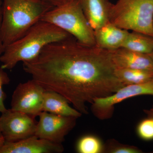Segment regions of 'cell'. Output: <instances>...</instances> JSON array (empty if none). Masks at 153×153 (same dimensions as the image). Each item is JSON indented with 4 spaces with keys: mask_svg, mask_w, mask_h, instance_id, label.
<instances>
[{
    "mask_svg": "<svg viewBox=\"0 0 153 153\" xmlns=\"http://www.w3.org/2000/svg\"><path fill=\"white\" fill-rule=\"evenodd\" d=\"M23 66L45 90L60 94L82 114L88 113V103L125 86L116 74L110 51L73 37L47 45Z\"/></svg>",
    "mask_w": 153,
    "mask_h": 153,
    "instance_id": "obj_1",
    "label": "cell"
},
{
    "mask_svg": "<svg viewBox=\"0 0 153 153\" xmlns=\"http://www.w3.org/2000/svg\"><path fill=\"white\" fill-rule=\"evenodd\" d=\"M71 37L55 25L41 20L22 38L4 48L0 58V67L11 70L19 62L35 59L47 45Z\"/></svg>",
    "mask_w": 153,
    "mask_h": 153,
    "instance_id": "obj_2",
    "label": "cell"
},
{
    "mask_svg": "<svg viewBox=\"0 0 153 153\" xmlns=\"http://www.w3.org/2000/svg\"><path fill=\"white\" fill-rule=\"evenodd\" d=\"M52 7L42 1L2 0L1 34L4 48L22 38Z\"/></svg>",
    "mask_w": 153,
    "mask_h": 153,
    "instance_id": "obj_3",
    "label": "cell"
},
{
    "mask_svg": "<svg viewBox=\"0 0 153 153\" xmlns=\"http://www.w3.org/2000/svg\"><path fill=\"white\" fill-rule=\"evenodd\" d=\"M41 20L55 25L72 36L79 43L95 46L94 31L88 22L78 0L53 7Z\"/></svg>",
    "mask_w": 153,
    "mask_h": 153,
    "instance_id": "obj_4",
    "label": "cell"
},
{
    "mask_svg": "<svg viewBox=\"0 0 153 153\" xmlns=\"http://www.w3.org/2000/svg\"><path fill=\"white\" fill-rule=\"evenodd\" d=\"M109 22L119 27L153 37V0H117Z\"/></svg>",
    "mask_w": 153,
    "mask_h": 153,
    "instance_id": "obj_5",
    "label": "cell"
},
{
    "mask_svg": "<svg viewBox=\"0 0 153 153\" xmlns=\"http://www.w3.org/2000/svg\"><path fill=\"white\" fill-rule=\"evenodd\" d=\"M45 90L33 79L19 83L12 95L10 109L25 113L34 117L38 116L43 111Z\"/></svg>",
    "mask_w": 153,
    "mask_h": 153,
    "instance_id": "obj_6",
    "label": "cell"
},
{
    "mask_svg": "<svg viewBox=\"0 0 153 153\" xmlns=\"http://www.w3.org/2000/svg\"><path fill=\"white\" fill-rule=\"evenodd\" d=\"M35 117L21 111L7 109L0 117V127L5 141L16 142L35 135Z\"/></svg>",
    "mask_w": 153,
    "mask_h": 153,
    "instance_id": "obj_7",
    "label": "cell"
},
{
    "mask_svg": "<svg viewBox=\"0 0 153 153\" xmlns=\"http://www.w3.org/2000/svg\"><path fill=\"white\" fill-rule=\"evenodd\" d=\"M143 95L153 96V79L139 84L126 85L111 95L95 99L91 103V110L97 117L105 119L112 114L114 105L127 99Z\"/></svg>",
    "mask_w": 153,
    "mask_h": 153,
    "instance_id": "obj_8",
    "label": "cell"
},
{
    "mask_svg": "<svg viewBox=\"0 0 153 153\" xmlns=\"http://www.w3.org/2000/svg\"><path fill=\"white\" fill-rule=\"evenodd\" d=\"M35 135L56 143L62 144L76 124L77 118L43 111L38 116Z\"/></svg>",
    "mask_w": 153,
    "mask_h": 153,
    "instance_id": "obj_9",
    "label": "cell"
},
{
    "mask_svg": "<svg viewBox=\"0 0 153 153\" xmlns=\"http://www.w3.org/2000/svg\"><path fill=\"white\" fill-rule=\"evenodd\" d=\"M62 144L56 143L33 135L16 142L5 141L0 153H61Z\"/></svg>",
    "mask_w": 153,
    "mask_h": 153,
    "instance_id": "obj_10",
    "label": "cell"
},
{
    "mask_svg": "<svg viewBox=\"0 0 153 153\" xmlns=\"http://www.w3.org/2000/svg\"><path fill=\"white\" fill-rule=\"evenodd\" d=\"M116 68H131L153 71V63L149 55L121 47L110 51Z\"/></svg>",
    "mask_w": 153,
    "mask_h": 153,
    "instance_id": "obj_11",
    "label": "cell"
},
{
    "mask_svg": "<svg viewBox=\"0 0 153 153\" xmlns=\"http://www.w3.org/2000/svg\"><path fill=\"white\" fill-rule=\"evenodd\" d=\"M88 22L94 31L109 22L112 3L109 0H78Z\"/></svg>",
    "mask_w": 153,
    "mask_h": 153,
    "instance_id": "obj_12",
    "label": "cell"
},
{
    "mask_svg": "<svg viewBox=\"0 0 153 153\" xmlns=\"http://www.w3.org/2000/svg\"><path fill=\"white\" fill-rule=\"evenodd\" d=\"M97 47L111 51L122 47L129 31L110 22L94 31Z\"/></svg>",
    "mask_w": 153,
    "mask_h": 153,
    "instance_id": "obj_13",
    "label": "cell"
},
{
    "mask_svg": "<svg viewBox=\"0 0 153 153\" xmlns=\"http://www.w3.org/2000/svg\"><path fill=\"white\" fill-rule=\"evenodd\" d=\"M69 102L60 94L45 90L43 102V111L54 114L78 118L82 114L69 105Z\"/></svg>",
    "mask_w": 153,
    "mask_h": 153,
    "instance_id": "obj_14",
    "label": "cell"
},
{
    "mask_svg": "<svg viewBox=\"0 0 153 153\" xmlns=\"http://www.w3.org/2000/svg\"><path fill=\"white\" fill-rule=\"evenodd\" d=\"M134 52L149 55L153 52V37L143 33L131 31L123 45Z\"/></svg>",
    "mask_w": 153,
    "mask_h": 153,
    "instance_id": "obj_15",
    "label": "cell"
},
{
    "mask_svg": "<svg viewBox=\"0 0 153 153\" xmlns=\"http://www.w3.org/2000/svg\"><path fill=\"white\" fill-rule=\"evenodd\" d=\"M116 74L125 85L139 84L153 79V71L140 69L116 68Z\"/></svg>",
    "mask_w": 153,
    "mask_h": 153,
    "instance_id": "obj_16",
    "label": "cell"
},
{
    "mask_svg": "<svg viewBox=\"0 0 153 153\" xmlns=\"http://www.w3.org/2000/svg\"><path fill=\"white\" fill-rule=\"evenodd\" d=\"M104 149L100 139L92 135L81 137L76 145V151L79 153H100L103 152Z\"/></svg>",
    "mask_w": 153,
    "mask_h": 153,
    "instance_id": "obj_17",
    "label": "cell"
},
{
    "mask_svg": "<svg viewBox=\"0 0 153 153\" xmlns=\"http://www.w3.org/2000/svg\"><path fill=\"white\" fill-rule=\"evenodd\" d=\"M137 134L145 141L153 140V118L148 117L140 122L137 126Z\"/></svg>",
    "mask_w": 153,
    "mask_h": 153,
    "instance_id": "obj_18",
    "label": "cell"
},
{
    "mask_svg": "<svg viewBox=\"0 0 153 153\" xmlns=\"http://www.w3.org/2000/svg\"><path fill=\"white\" fill-rule=\"evenodd\" d=\"M106 152L111 153H142V151L134 146L122 145L114 141L110 142L106 148Z\"/></svg>",
    "mask_w": 153,
    "mask_h": 153,
    "instance_id": "obj_19",
    "label": "cell"
},
{
    "mask_svg": "<svg viewBox=\"0 0 153 153\" xmlns=\"http://www.w3.org/2000/svg\"><path fill=\"white\" fill-rule=\"evenodd\" d=\"M10 79L4 69L0 67V113H3L7 110L4 105L6 94L3 90V86L9 84Z\"/></svg>",
    "mask_w": 153,
    "mask_h": 153,
    "instance_id": "obj_20",
    "label": "cell"
},
{
    "mask_svg": "<svg viewBox=\"0 0 153 153\" xmlns=\"http://www.w3.org/2000/svg\"><path fill=\"white\" fill-rule=\"evenodd\" d=\"M53 7H58L64 4L71 0H43Z\"/></svg>",
    "mask_w": 153,
    "mask_h": 153,
    "instance_id": "obj_21",
    "label": "cell"
},
{
    "mask_svg": "<svg viewBox=\"0 0 153 153\" xmlns=\"http://www.w3.org/2000/svg\"><path fill=\"white\" fill-rule=\"evenodd\" d=\"M2 1H0V58L2 55L4 47L3 44L1 34V22L2 18ZM1 63V62H0Z\"/></svg>",
    "mask_w": 153,
    "mask_h": 153,
    "instance_id": "obj_22",
    "label": "cell"
},
{
    "mask_svg": "<svg viewBox=\"0 0 153 153\" xmlns=\"http://www.w3.org/2000/svg\"><path fill=\"white\" fill-rule=\"evenodd\" d=\"M144 111L148 117L153 118V106L149 109L144 110Z\"/></svg>",
    "mask_w": 153,
    "mask_h": 153,
    "instance_id": "obj_23",
    "label": "cell"
},
{
    "mask_svg": "<svg viewBox=\"0 0 153 153\" xmlns=\"http://www.w3.org/2000/svg\"><path fill=\"white\" fill-rule=\"evenodd\" d=\"M5 141V140L4 137H3L2 134L1 127H0V147L4 144Z\"/></svg>",
    "mask_w": 153,
    "mask_h": 153,
    "instance_id": "obj_24",
    "label": "cell"
},
{
    "mask_svg": "<svg viewBox=\"0 0 153 153\" xmlns=\"http://www.w3.org/2000/svg\"><path fill=\"white\" fill-rule=\"evenodd\" d=\"M149 55L150 57H151V59H152V60L153 63V52H152V53H151L150 54H149Z\"/></svg>",
    "mask_w": 153,
    "mask_h": 153,
    "instance_id": "obj_25",
    "label": "cell"
},
{
    "mask_svg": "<svg viewBox=\"0 0 153 153\" xmlns=\"http://www.w3.org/2000/svg\"><path fill=\"white\" fill-rule=\"evenodd\" d=\"M35 1H43V0H35Z\"/></svg>",
    "mask_w": 153,
    "mask_h": 153,
    "instance_id": "obj_26",
    "label": "cell"
},
{
    "mask_svg": "<svg viewBox=\"0 0 153 153\" xmlns=\"http://www.w3.org/2000/svg\"><path fill=\"white\" fill-rule=\"evenodd\" d=\"M2 1V0H0V1Z\"/></svg>",
    "mask_w": 153,
    "mask_h": 153,
    "instance_id": "obj_27",
    "label": "cell"
}]
</instances>
